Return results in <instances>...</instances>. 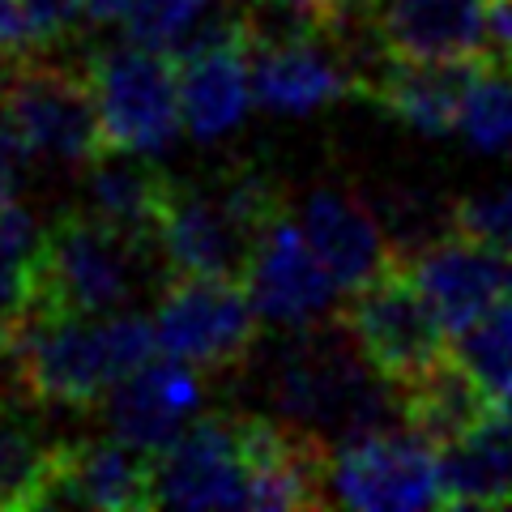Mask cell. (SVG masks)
<instances>
[{"instance_id":"cell-15","label":"cell","mask_w":512,"mask_h":512,"mask_svg":"<svg viewBox=\"0 0 512 512\" xmlns=\"http://www.w3.org/2000/svg\"><path fill=\"white\" fill-rule=\"evenodd\" d=\"M52 504L141 512L158 508V453L124 436H82L60 444Z\"/></svg>"},{"instance_id":"cell-5","label":"cell","mask_w":512,"mask_h":512,"mask_svg":"<svg viewBox=\"0 0 512 512\" xmlns=\"http://www.w3.org/2000/svg\"><path fill=\"white\" fill-rule=\"evenodd\" d=\"M0 107L30 163L82 171L107 146L86 60H64L56 47L0 56Z\"/></svg>"},{"instance_id":"cell-3","label":"cell","mask_w":512,"mask_h":512,"mask_svg":"<svg viewBox=\"0 0 512 512\" xmlns=\"http://www.w3.org/2000/svg\"><path fill=\"white\" fill-rule=\"evenodd\" d=\"M269 402L282 419L312 427L333 444L406 423L397 389L367 367L338 320L333 329L303 325L299 338L278 350L269 367Z\"/></svg>"},{"instance_id":"cell-7","label":"cell","mask_w":512,"mask_h":512,"mask_svg":"<svg viewBox=\"0 0 512 512\" xmlns=\"http://www.w3.org/2000/svg\"><path fill=\"white\" fill-rule=\"evenodd\" d=\"M261 320L265 316L256 312L244 278L180 274L167 278L154 303L163 355L192 363L201 376L244 372L261 338Z\"/></svg>"},{"instance_id":"cell-20","label":"cell","mask_w":512,"mask_h":512,"mask_svg":"<svg viewBox=\"0 0 512 512\" xmlns=\"http://www.w3.org/2000/svg\"><path fill=\"white\" fill-rule=\"evenodd\" d=\"M444 508H512V406L440 448Z\"/></svg>"},{"instance_id":"cell-9","label":"cell","mask_w":512,"mask_h":512,"mask_svg":"<svg viewBox=\"0 0 512 512\" xmlns=\"http://www.w3.org/2000/svg\"><path fill=\"white\" fill-rule=\"evenodd\" d=\"M329 500L342 508H444L440 448L410 423L342 440L329 466Z\"/></svg>"},{"instance_id":"cell-8","label":"cell","mask_w":512,"mask_h":512,"mask_svg":"<svg viewBox=\"0 0 512 512\" xmlns=\"http://www.w3.org/2000/svg\"><path fill=\"white\" fill-rule=\"evenodd\" d=\"M86 73L99 103L103 141L111 150L163 154L184 128L180 64L146 43H107L86 56Z\"/></svg>"},{"instance_id":"cell-22","label":"cell","mask_w":512,"mask_h":512,"mask_svg":"<svg viewBox=\"0 0 512 512\" xmlns=\"http://www.w3.org/2000/svg\"><path fill=\"white\" fill-rule=\"evenodd\" d=\"M397 397H402L406 423L419 431V436H427L436 448L453 444L457 436H466L470 427L483 423L491 410H500L487 397L483 384L453 359V350H448L431 372L410 380L406 389H397Z\"/></svg>"},{"instance_id":"cell-1","label":"cell","mask_w":512,"mask_h":512,"mask_svg":"<svg viewBox=\"0 0 512 512\" xmlns=\"http://www.w3.org/2000/svg\"><path fill=\"white\" fill-rule=\"evenodd\" d=\"M150 316H30L13 338L5 367L18 393L47 410H94L111 389L158 355Z\"/></svg>"},{"instance_id":"cell-24","label":"cell","mask_w":512,"mask_h":512,"mask_svg":"<svg viewBox=\"0 0 512 512\" xmlns=\"http://www.w3.org/2000/svg\"><path fill=\"white\" fill-rule=\"evenodd\" d=\"M453 359L483 384L495 406H512V295L457 333Z\"/></svg>"},{"instance_id":"cell-6","label":"cell","mask_w":512,"mask_h":512,"mask_svg":"<svg viewBox=\"0 0 512 512\" xmlns=\"http://www.w3.org/2000/svg\"><path fill=\"white\" fill-rule=\"evenodd\" d=\"M333 320L367 359V367L393 389H406L448 355V325L410 278L402 256L372 282L346 291V303Z\"/></svg>"},{"instance_id":"cell-12","label":"cell","mask_w":512,"mask_h":512,"mask_svg":"<svg viewBox=\"0 0 512 512\" xmlns=\"http://www.w3.org/2000/svg\"><path fill=\"white\" fill-rule=\"evenodd\" d=\"M180 64V99H184V128L197 141H218L231 128L244 124L252 99V39L239 18L235 0L192 39Z\"/></svg>"},{"instance_id":"cell-26","label":"cell","mask_w":512,"mask_h":512,"mask_svg":"<svg viewBox=\"0 0 512 512\" xmlns=\"http://www.w3.org/2000/svg\"><path fill=\"white\" fill-rule=\"evenodd\" d=\"M222 13L218 0H128L124 30L133 43L158 47V52H184L205 26Z\"/></svg>"},{"instance_id":"cell-25","label":"cell","mask_w":512,"mask_h":512,"mask_svg":"<svg viewBox=\"0 0 512 512\" xmlns=\"http://www.w3.org/2000/svg\"><path fill=\"white\" fill-rule=\"evenodd\" d=\"M457 128L466 133L474 150H487V154L512 150V60L504 56L478 60Z\"/></svg>"},{"instance_id":"cell-16","label":"cell","mask_w":512,"mask_h":512,"mask_svg":"<svg viewBox=\"0 0 512 512\" xmlns=\"http://www.w3.org/2000/svg\"><path fill=\"white\" fill-rule=\"evenodd\" d=\"M303 235L312 239L316 256L338 282V291H355V286L372 282L397 261V244L376 205H367L355 188L325 184L312 188L303 201Z\"/></svg>"},{"instance_id":"cell-4","label":"cell","mask_w":512,"mask_h":512,"mask_svg":"<svg viewBox=\"0 0 512 512\" xmlns=\"http://www.w3.org/2000/svg\"><path fill=\"white\" fill-rule=\"evenodd\" d=\"M167 278L158 252L107 227L86 205L64 210L43 231L30 316H116L150 278ZM26 316V320H30Z\"/></svg>"},{"instance_id":"cell-31","label":"cell","mask_w":512,"mask_h":512,"mask_svg":"<svg viewBox=\"0 0 512 512\" xmlns=\"http://www.w3.org/2000/svg\"><path fill=\"white\" fill-rule=\"evenodd\" d=\"M13 184H18V175H9L5 167H0V205L13 201Z\"/></svg>"},{"instance_id":"cell-30","label":"cell","mask_w":512,"mask_h":512,"mask_svg":"<svg viewBox=\"0 0 512 512\" xmlns=\"http://www.w3.org/2000/svg\"><path fill=\"white\" fill-rule=\"evenodd\" d=\"M128 13V0H86V18L94 26H107V22H124Z\"/></svg>"},{"instance_id":"cell-10","label":"cell","mask_w":512,"mask_h":512,"mask_svg":"<svg viewBox=\"0 0 512 512\" xmlns=\"http://www.w3.org/2000/svg\"><path fill=\"white\" fill-rule=\"evenodd\" d=\"M248 410L197 414L167 453H158V504L171 508H252Z\"/></svg>"},{"instance_id":"cell-11","label":"cell","mask_w":512,"mask_h":512,"mask_svg":"<svg viewBox=\"0 0 512 512\" xmlns=\"http://www.w3.org/2000/svg\"><path fill=\"white\" fill-rule=\"evenodd\" d=\"M350 39L325 35V30L252 39V99L282 116H308L346 94H359Z\"/></svg>"},{"instance_id":"cell-23","label":"cell","mask_w":512,"mask_h":512,"mask_svg":"<svg viewBox=\"0 0 512 512\" xmlns=\"http://www.w3.org/2000/svg\"><path fill=\"white\" fill-rule=\"evenodd\" d=\"M43 231L30 210L18 201L0 205V363H5L13 338L30 316V291H35Z\"/></svg>"},{"instance_id":"cell-2","label":"cell","mask_w":512,"mask_h":512,"mask_svg":"<svg viewBox=\"0 0 512 512\" xmlns=\"http://www.w3.org/2000/svg\"><path fill=\"white\" fill-rule=\"evenodd\" d=\"M282 214L286 188L265 167L239 163L214 171L210 180H175L163 222H158V261L167 278H244L261 235Z\"/></svg>"},{"instance_id":"cell-19","label":"cell","mask_w":512,"mask_h":512,"mask_svg":"<svg viewBox=\"0 0 512 512\" xmlns=\"http://www.w3.org/2000/svg\"><path fill=\"white\" fill-rule=\"evenodd\" d=\"M171 184L175 175L158 167L154 154L103 146L82 167V205L107 227L158 252V222H163Z\"/></svg>"},{"instance_id":"cell-18","label":"cell","mask_w":512,"mask_h":512,"mask_svg":"<svg viewBox=\"0 0 512 512\" xmlns=\"http://www.w3.org/2000/svg\"><path fill=\"white\" fill-rule=\"evenodd\" d=\"M367 26L384 52L406 60L491 56V0H384Z\"/></svg>"},{"instance_id":"cell-17","label":"cell","mask_w":512,"mask_h":512,"mask_svg":"<svg viewBox=\"0 0 512 512\" xmlns=\"http://www.w3.org/2000/svg\"><path fill=\"white\" fill-rule=\"evenodd\" d=\"M201 402L205 389L197 367L171 355H154L146 367L124 376L103 406L116 436L150 448V453H167L175 436L201 414Z\"/></svg>"},{"instance_id":"cell-21","label":"cell","mask_w":512,"mask_h":512,"mask_svg":"<svg viewBox=\"0 0 512 512\" xmlns=\"http://www.w3.org/2000/svg\"><path fill=\"white\" fill-rule=\"evenodd\" d=\"M30 397H0V508H52L60 444Z\"/></svg>"},{"instance_id":"cell-27","label":"cell","mask_w":512,"mask_h":512,"mask_svg":"<svg viewBox=\"0 0 512 512\" xmlns=\"http://www.w3.org/2000/svg\"><path fill=\"white\" fill-rule=\"evenodd\" d=\"M453 227L461 235L483 239V244H491V248L512 252V188L453 201Z\"/></svg>"},{"instance_id":"cell-28","label":"cell","mask_w":512,"mask_h":512,"mask_svg":"<svg viewBox=\"0 0 512 512\" xmlns=\"http://www.w3.org/2000/svg\"><path fill=\"white\" fill-rule=\"evenodd\" d=\"M22 18L30 26V43L35 52H52L64 39L77 35V26L90 22L86 18V0H18Z\"/></svg>"},{"instance_id":"cell-13","label":"cell","mask_w":512,"mask_h":512,"mask_svg":"<svg viewBox=\"0 0 512 512\" xmlns=\"http://www.w3.org/2000/svg\"><path fill=\"white\" fill-rule=\"evenodd\" d=\"M410 278L448 325V333H461L483 312H491L500 299L512 295V252L491 248L474 235H461L457 227L436 235L431 244L402 256Z\"/></svg>"},{"instance_id":"cell-14","label":"cell","mask_w":512,"mask_h":512,"mask_svg":"<svg viewBox=\"0 0 512 512\" xmlns=\"http://www.w3.org/2000/svg\"><path fill=\"white\" fill-rule=\"evenodd\" d=\"M244 282L252 291L256 312L282 329L320 325V316L338 299V282L316 256L312 239L286 214L261 235V244H256L244 269Z\"/></svg>"},{"instance_id":"cell-29","label":"cell","mask_w":512,"mask_h":512,"mask_svg":"<svg viewBox=\"0 0 512 512\" xmlns=\"http://www.w3.org/2000/svg\"><path fill=\"white\" fill-rule=\"evenodd\" d=\"M22 52H35L22 5L18 0H0V56H22Z\"/></svg>"}]
</instances>
